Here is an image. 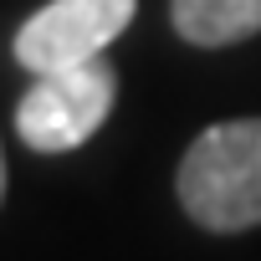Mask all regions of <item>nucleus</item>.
<instances>
[{
  "instance_id": "nucleus-3",
  "label": "nucleus",
  "mask_w": 261,
  "mask_h": 261,
  "mask_svg": "<svg viewBox=\"0 0 261 261\" xmlns=\"http://www.w3.org/2000/svg\"><path fill=\"white\" fill-rule=\"evenodd\" d=\"M139 0H51L16 31V62L26 72H57L102 57L113 36L128 31Z\"/></svg>"
},
{
  "instance_id": "nucleus-4",
  "label": "nucleus",
  "mask_w": 261,
  "mask_h": 261,
  "mask_svg": "<svg viewBox=\"0 0 261 261\" xmlns=\"http://www.w3.org/2000/svg\"><path fill=\"white\" fill-rule=\"evenodd\" d=\"M169 21L190 46H236L261 31V0H169Z\"/></svg>"
},
{
  "instance_id": "nucleus-5",
  "label": "nucleus",
  "mask_w": 261,
  "mask_h": 261,
  "mask_svg": "<svg viewBox=\"0 0 261 261\" xmlns=\"http://www.w3.org/2000/svg\"><path fill=\"white\" fill-rule=\"evenodd\" d=\"M0 200H6V154H0Z\"/></svg>"
},
{
  "instance_id": "nucleus-2",
  "label": "nucleus",
  "mask_w": 261,
  "mask_h": 261,
  "mask_svg": "<svg viewBox=\"0 0 261 261\" xmlns=\"http://www.w3.org/2000/svg\"><path fill=\"white\" fill-rule=\"evenodd\" d=\"M113 102H118V72L108 57L36 72L31 92L16 108V134L36 154H67V149H82L108 123Z\"/></svg>"
},
{
  "instance_id": "nucleus-1",
  "label": "nucleus",
  "mask_w": 261,
  "mask_h": 261,
  "mask_svg": "<svg viewBox=\"0 0 261 261\" xmlns=\"http://www.w3.org/2000/svg\"><path fill=\"white\" fill-rule=\"evenodd\" d=\"M179 205L205 230H251L261 225V118H225L179 159Z\"/></svg>"
}]
</instances>
